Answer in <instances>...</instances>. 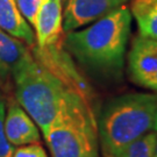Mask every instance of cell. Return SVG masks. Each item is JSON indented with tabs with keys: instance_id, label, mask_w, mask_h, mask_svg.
Listing matches in <instances>:
<instances>
[{
	"instance_id": "277c9868",
	"label": "cell",
	"mask_w": 157,
	"mask_h": 157,
	"mask_svg": "<svg viewBox=\"0 0 157 157\" xmlns=\"http://www.w3.org/2000/svg\"><path fill=\"white\" fill-rule=\"evenodd\" d=\"M43 137L51 157H100L97 119L89 100L61 113Z\"/></svg>"
},
{
	"instance_id": "52a82bcc",
	"label": "cell",
	"mask_w": 157,
	"mask_h": 157,
	"mask_svg": "<svg viewBox=\"0 0 157 157\" xmlns=\"http://www.w3.org/2000/svg\"><path fill=\"white\" fill-rule=\"evenodd\" d=\"M35 43L40 49L63 42V0H43L34 22Z\"/></svg>"
},
{
	"instance_id": "9a60e30c",
	"label": "cell",
	"mask_w": 157,
	"mask_h": 157,
	"mask_svg": "<svg viewBox=\"0 0 157 157\" xmlns=\"http://www.w3.org/2000/svg\"><path fill=\"white\" fill-rule=\"evenodd\" d=\"M13 157H48V155L40 143H33L28 146L17 147V149H14Z\"/></svg>"
},
{
	"instance_id": "8fae6325",
	"label": "cell",
	"mask_w": 157,
	"mask_h": 157,
	"mask_svg": "<svg viewBox=\"0 0 157 157\" xmlns=\"http://www.w3.org/2000/svg\"><path fill=\"white\" fill-rule=\"evenodd\" d=\"M129 12L139 35L157 40V0H129Z\"/></svg>"
},
{
	"instance_id": "4fadbf2b",
	"label": "cell",
	"mask_w": 157,
	"mask_h": 157,
	"mask_svg": "<svg viewBox=\"0 0 157 157\" xmlns=\"http://www.w3.org/2000/svg\"><path fill=\"white\" fill-rule=\"evenodd\" d=\"M5 102L0 99V157H13L14 147L7 140L5 133Z\"/></svg>"
},
{
	"instance_id": "e0dca14e",
	"label": "cell",
	"mask_w": 157,
	"mask_h": 157,
	"mask_svg": "<svg viewBox=\"0 0 157 157\" xmlns=\"http://www.w3.org/2000/svg\"><path fill=\"white\" fill-rule=\"evenodd\" d=\"M152 157H157V143H156L155 149H154V152H152Z\"/></svg>"
},
{
	"instance_id": "7c38bea8",
	"label": "cell",
	"mask_w": 157,
	"mask_h": 157,
	"mask_svg": "<svg viewBox=\"0 0 157 157\" xmlns=\"http://www.w3.org/2000/svg\"><path fill=\"white\" fill-rule=\"evenodd\" d=\"M156 143L157 133L155 130L148 132L126 147L118 157H152Z\"/></svg>"
},
{
	"instance_id": "7a4b0ae2",
	"label": "cell",
	"mask_w": 157,
	"mask_h": 157,
	"mask_svg": "<svg viewBox=\"0 0 157 157\" xmlns=\"http://www.w3.org/2000/svg\"><path fill=\"white\" fill-rule=\"evenodd\" d=\"M17 102L37 124L42 135L65 109L91 98L52 72L29 51L13 72Z\"/></svg>"
},
{
	"instance_id": "ac0fdd59",
	"label": "cell",
	"mask_w": 157,
	"mask_h": 157,
	"mask_svg": "<svg viewBox=\"0 0 157 157\" xmlns=\"http://www.w3.org/2000/svg\"><path fill=\"white\" fill-rule=\"evenodd\" d=\"M0 99H1V91H0Z\"/></svg>"
},
{
	"instance_id": "3957f363",
	"label": "cell",
	"mask_w": 157,
	"mask_h": 157,
	"mask_svg": "<svg viewBox=\"0 0 157 157\" xmlns=\"http://www.w3.org/2000/svg\"><path fill=\"white\" fill-rule=\"evenodd\" d=\"M157 93L130 92L108 100L97 120L102 157H118L132 142L152 129Z\"/></svg>"
},
{
	"instance_id": "5bb4252c",
	"label": "cell",
	"mask_w": 157,
	"mask_h": 157,
	"mask_svg": "<svg viewBox=\"0 0 157 157\" xmlns=\"http://www.w3.org/2000/svg\"><path fill=\"white\" fill-rule=\"evenodd\" d=\"M15 2H17V8L21 12L23 17L33 27L36 14H37L40 6L43 2V0H15Z\"/></svg>"
},
{
	"instance_id": "5b68a950",
	"label": "cell",
	"mask_w": 157,
	"mask_h": 157,
	"mask_svg": "<svg viewBox=\"0 0 157 157\" xmlns=\"http://www.w3.org/2000/svg\"><path fill=\"white\" fill-rule=\"evenodd\" d=\"M130 80L144 89L157 91V40L137 35L127 57Z\"/></svg>"
},
{
	"instance_id": "ba28073f",
	"label": "cell",
	"mask_w": 157,
	"mask_h": 157,
	"mask_svg": "<svg viewBox=\"0 0 157 157\" xmlns=\"http://www.w3.org/2000/svg\"><path fill=\"white\" fill-rule=\"evenodd\" d=\"M5 133L13 147L39 143L40 129L17 101L10 104L5 113Z\"/></svg>"
},
{
	"instance_id": "8992f818",
	"label": "cell",
	"mask_w": 157,
	"mask_h": 157,
	"mask_svg": "<svg viewBox=\"0 0 157 157\" xmlns=\"http://www.w3.org/2000/svg\"><path fill=\"white\" fill-rule=\"evenodd\" d=\"M128 2L129 0H63V32L83 28Z\"/></svg>"
},
{
	"instance_id": "9c48e42d",
	"label": "cell",
	"mask_w": 157,
	"mask_h": 157,
	"mask_svg": "<svg viewBox=\"0 0 157 157\" xmlns=\"http://www.w3.org/2000/svg\"><path fill=\"white\" fill-rule=\"evenodd\" d=\"M29 52L27 44L0 29V86L8 91L13 72Z\"/></svg>"
},
{
	"instance_id": "30bf717a",
	"label": "cell",
	"mask_w": 157,
	"mask_h": 157,
	"mask_svg": "<svg viewBox=\"0 0 157 157\" xmlns=\"http://www.w3.org/2000/svg\"><path fill=\"white\" fill-rule=\"evenodd\" d=\"M0 29L26 44H35V33L19 11L15 0H0Z\"/></svg>"
},
{
	"instance_id": "6da1fadb",
	"label": "cell",
	"mask_w": 157,
	"mask_h": 157,
	"mask_svg": "<svg viewBox=\"0 0 157 157\" xmlns=\"http://www.w3.org/2000/svg\"><path fill=\"white\" fill-rule=\"evenodd\" d=\"M132 20L127 5L121 6L83 28L65 33L63 48L91 76L118 82L124 75Z\"/></svg>"
},
{
	"instance_id": "2e32d148",
	"label": "cell",
	"mask_w": 157,
	"mask_h": 157,
	"mask_svg": "<svg viewBox=\"0 0 157 157\" xmlns=\"http://www.w3.org/2000/svg\"><path fill=\"white\" fill-rule=\"evenodd\" d=\"M152 129L157 133V109L155 113V119H154V124H152Z\"/></svg>"
}]
</instances>
